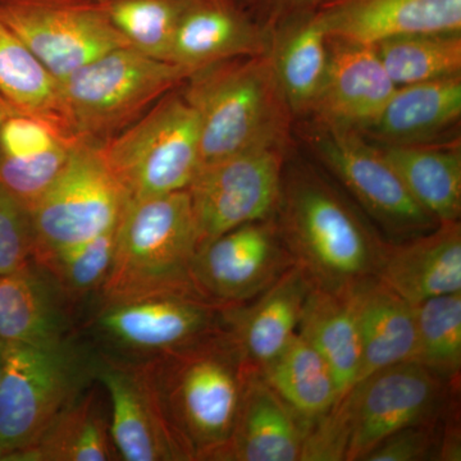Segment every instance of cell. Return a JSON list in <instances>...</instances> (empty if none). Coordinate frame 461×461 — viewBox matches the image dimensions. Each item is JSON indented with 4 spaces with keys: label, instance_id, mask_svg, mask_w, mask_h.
Masks as SVG:
<instances>
[{
    "label": "cell",
    "instance_id": "484cf974",
    "mask_svg": "<svg viewBox=\"0 0 461 461\" xmlns=\"http://www.w3.org/2000/svg\"><path fill=\"white\" fill-rule=\"evenodd\" d=\"M417 204L437 223L460 221L459 140L420 145H378Z\"/></svg>",
    "mask_w": 461,
    "mask_h": 461
},
{
    "label": "cell",
    "instance_id": "30bf717a",
    "mask_svg": "<svg viewBox=\"0 0 461 461\" xmlns=\"http://www.w3.org/2000/svg\"><path fill=\"white\" fill-rule=\"evenodd\" d=\"M455 391L456 384L414 360L381 369L357 382L339 397L348 420L345 461H363L397 430L445 417L448 395Z\"/></svg>",
    "mask_w": 461,
    "mask_h": 461
},
{
    "label": "cell",
    "instance_id": "8d00e7d4",
    "mask_svg": "<svg viewBox=\"0 0 461 461\" xmlns=\"http://www.w3.org/2000/svg\"><path fill=\"white\" fill-rule=\"evenodd\" d=\"M439 420L424 421L405 427L386 437L363 461H424L441 459L446 421Z\"/></svg>",
    "mask_w": 461,
    "mask_h": 461
},
{
    "label": "cell",
    "instance_id": "7402d4cb",
    "mask_svg": "<svg viewBox=\"0 0 461 461\" xmlns=\"http://www.w3.org/2000/svg\"><path fill=\"white\" fill-rule=\"evenodd\" d=\"M312 424L256 373L245 388L229 441L213 461H300Z\"/></svg>",
    "mask_w": 461,
    "mask_h": 461
},
{
    "label": "cell",
    "instance_id": "4316f807",
    "mask_svg": "<svg viewBox=\"0 0 461 461\" xmlns=\"http://www.w3.org/2000/svg\"><path fill=\"white\" fill-rule=\"evenodd\" d=\"M355 287L357 285L344 288L312 285L297 329L330 364L341 396L354 386L360 368Z\"/></svg>",
    "mask_w": 461,
    "mask_h": 461
},
{
    "label": "cell",
    "instance_id": "3957f363",
    "mask_svg": "<svg viewBox=\"0 0 461 461\" xmlns=\"http://www.w3.org/2000/svg\"><path fill=\"white\" fill-rule=\"evenodd\" d=\"M180 89L198 118L200 167L247 149L290 144L295 114L271 53L203 67Z\"/></svg>",
    "mask_w": 461,
    "mask_h": 461
},
{
    "label": "cell",
    "instance_id": "f35d334b",
    "mask_svg": "<svg viewBox=\"0 0 461 461\" xmlns=\"http://www.w3.org/2000/svg\"><path fill=\"white\" fill-rule=\"evenodd\" d=\"M9 102L0 95V124H2L3 117H5V112H7Z\"/></svg>",
    "mask_w": 461,
    "mask_h": 461
},
{
    "label": "cell",
    "instance_id": "ac0fdd59",
    "mask_svg": "<svg viewBox=\"0 0 461 461\" xmlns=\"http://www.w3.org/2000/svg\"><path fill=\"white\" fill-rule=\"evenodd\" d=\"M313 16L327 38L373 47L411 33L461 32V0H329Z\"/></svg>",
    "mask_w": 461,
    "mask_h": 461
},
{
    "label": "cell",
    "instance_id": "7c38bea8",
    "mask_svg": "<svg viewBox=\"0 0 461 461\" xmlns=\"http://www.w3.org/2000/svg\"><path fill=\"white\" fill-rule=\"evenodd\" d=\"M0 21L58 81L108 51L130 47L99 0H0Z\"/></svg>",
    "mask_w": 461,
    "mask_h": 461
},
{
    "label": "cell",
    "instance_id": "d4e9b609",
    "mask_svg": "<svg viewBox=\"0 0 461 461\" xmlns=\"http://www.w3.org/2000/svg\"><path fill=\"white\" fill-rule=\"evenodd\" d=\"M360 338V368L355 384L373 373L412 362L417 354L414 305L375 278L355 287Z\"/></svg>",
    "mask_w": 461,
    "mask_h": 461
},
{
    "label": "cell",
    "instance_id": "8fae6325",
    "mask_svg": "<svg viewBox=\"0 0 461 461\" xmlns=\"http://www.w3.org/2000/svg\"><path fill=\"white\" fill-rule=\"evenodd\" d=\"M308 136L318 159L390 240L412 238L438 224L411 198L381 149L362 132L314 123Z\"/></svg>",
    "mask_w": 461,
    "mask_h": 461
},
{
    "label": "cell",
    "instance_id": "7a4b0ae2",
    "mask_svg": "<svg viewBox=\"0 0 461 461\" xmlns=\"http://www.w3.org/2000/svg\"><path fill=\"white\" fill-rule=\"evenodd\" d=\"M275 220L294 263L314 286L344 288L375 277L384 239L311 167H285Z\"/></svg>",
    "mask_w": 461,
    "mask_h": 461
},
{
    "label": "cell",
    "instance_id": "836d02e7",
    "mask_svg": "<svg viewBox=\"0 0 461 461\" xmlns=\"http://www.w3.org/2000/svg\"><path fill=\"white\" fill-rule=\"evenodd\" d=\"M130 47L168 62L173 38L193 0H99Z\"/></svg>",
    "mask_w": 461,
    "mask_h": 461
},
{
    "label": "cell",
    "instance_id": "f546056e",
    "mask_svg": "<svg viewBox=\"0 0 461 461\" xmlns=\"http://www.w3.org/2000/svg\"><path fill=\"white\" fill-rule=\"evenodd\" d=\"M0 95L21 111L42 118L65 135L81 141L67 114L59 81L2 21Z\"/></svg>",
    "mask_w": 461,
    "mask_h": 461
},
{
    "label": "cell",
    "instance_id": "ba28073f",
    "mask_svg": "<svg viewBox=\"0 0 461 461\" xmlns=\"http://www.w3.org/2000/svg\"><path fill=\"white\" fill-rule=\"evenodd\" d=\"M126 202L98 147L81 142L29 209L35 236L33 259L114 229Z\"/></svg>",
    "mask_w": 461,
    "mask_h": 461
},
{
    "label": "cell",
    "instance_id": "ab89813d",
    "mask_svg": "<svg viewBox=\"0 0 461 461\" xmlns=\"http://www.w3.org/2000/svg\"><path fill=\"white\" fill-rule=\"evenodd\" d=\"M5 344L0 339V377H2L3 363H5Z\"/></svg>",
    "mask_w": 461,
    "mask_h": 461
},
{
    "label": "cell",
    "instance_id": "5bb4252c",
    "mask_svg": "<svg viewBox=\"0 0 461 461\" xmlns=\"http://www.w3.org/2000/svg\"><path fill=\"white\" fill-rule=\"evenodd\" d=\"M230 308L194 294H165L105 303L94 324L114 348L145 359L222 330Z\"/></svg>",
    "mask_w": 461,
    "mask_h": 461
},
{
    "label": "cell",
    "instance_id": "74e56055",
    "mask_svg": "<svg viewBox=\"0 0 461 461\" xmlns=\"http://www.w3.org/2000/svg\"><path fill=\"white\" fill-rule=\"evenodd\" d=\"M236 2L257 23L272 33L297 18L313 14L329 0H236Z\"/></svg>",
    "mask_w": 461,
    "mask_h": 461
},
{
    "label": "cell",
    "instance_id": "52a82bcc",
    "mask_svg": "<svg viewBox=\"0 0 461 461\" xmlns=\"http://www.w3.org/2000/svg\"><path fill=\"white\" fill-rule=\"evenodd\" d=\"M95 355L71 338L50 346L5 344L0 444L23 450L94 381ZM9 453V454H11Z\"/></svg>",
    "mask_w": 461,
    "mask_h": 461
},
{
    "label": "cell",
    "instance_id": "ffe728a7",
    "mask_svg": "<svg viewBox=\"0 0 461 461\" xmlns=\"http://www.w3.org/2000/svg\"><path fill=\"white\" fill-rule=\"evenodd\" d=\"M78 144L53 124L9 103L0 124V186L32 208Z\"/></svg>",
    "mask_w": 461,
    "mask_h": 461
},
{
    "label": "cell",
    "instance_id": "e575fe53",
    "mask_svg": "<svg viewBox=\"0 0 461 461\" xmlns=\"http://www.w3.org/2000/svg\"><path fill=\"white\" fill-rule=\"evenodd\" d=\"M117 227V226H115ZM114 229L96 238L36 258L72 302L100 290L111 271L115 247Z\"/></svg>",
    "mask_w": 461,
    "mask_h": 461
},
{
    "label": "cell",
    "instance_id": "2e32d148",
    "mask_svg": "<svg viewBox=\"0 0 461 461\" xmlns=\"http://www.w3.org/2000/svg\"><path fill=\"white\" fill-rule=\"evenodd\" d=\"M329 51L326 77L306 114L314 123L363 132L397 86L371 45L329 39Z\"/></svg>",
    "mask_w": 461,
    "mask_h": 461
},
{
    "label": "cell",
    "instance_id": "277c9868",
    "mask_svg": "<svg viewBox=\"0 0 461 461\" xmlns=\"http://www.w3.org/2000/svg\"><path fill=\"white\" fill-rule=\"evenodd\" d=\"M198 248L187 189L126 202L115 227L111 271L99 290L103 304L165 294L199 295L191 282Z\"/></svg>",
    "mask_w": 461,
    "mask_h": 461
},
{
    "label": "cell",
    "instance_id": "d6a6232c",
    "mask_svg": "<svg viewBox=\"0 0 461 461\" xmlns=\"http://www.w3.org/2000/svg\"><path fill=\"white\" fill-rule=\"evenodd\" d=\"M417 354L414 362L448 384H459L461 369V293L414 305Z\"/></svg>",
    "mask_w": 461,
    "mask_h": 461
},
{
    "label": "cell",
    "instance_id": "6da1fadb",
    "mask_svg": "<svg viewBox=\"0 0 461 461\" xmlns=\"http://www.w3.org/2000/svg\"><path fill=\"white\" fill-rule=\"evenodd\" d=\"M173 435L187 461H213L229 441L253 375L226 327L145 357Z\"/></svg>",
    "mask_w": 461,
    "mask_h": 461
},
{
    "label": "cell",
    "instance_id": "5b68a950",
    "mask_svg": "<svg viewBox=\"0 0 461 461\" xmlns=\"http://www.w3.org/2000/svg\"><path fill=\"white\" fill-rule=\"evenodd\" d=\"M190 75L184 67L122 47L80 67L59 85L77 138L85 144L102 145Z\"/></svg>",
    "mask_w": 461,
    "mask_h": 461
},
{
    "label": "cell",
    "instance_id": "e0dca14e",
    "mask_svg": "<svg viewBox=\"0 0 461 461\" xmlns=\"http://www.w3.org/2000/svg\"><path fill=\"white\" fill-rule=\"evenodd\" d=\"M411 305L461 293V224L403 240H382L375 277Z\"/></svg>",
    "mask_w": 461,
    "mask_h": 461
},
{
    "label": "cell",
    "instance_id": "83f0119b",
    "mask_svg": "<svg viewBox=\"0 0 461 461\" xmlns=\"http://www.w3.org/2000/svg\"><path fill=\"white\" fill-rule=\"evenodd\" d=\"M98 388H85L51 421L30 447L14 450L7 461H109L118 459L111 437V414Z\"/></svg>",
    "mask_w": 461,
    "mask_h": 461
},
{
    "label": "cell",
    "instance_id": "9c48e42d",
    "mask_svg": "<svg viewBox=\"0 0 461 461\" xmlns=\"http://www.w3.org/2000/svg\"><path fill=\"white\" fill-rule=\"evenodd\" d=\"M287 149L263 145L200 167L187 187L199 248L242 224L275 217Z\"/></svg>",
    "mask_w": 461,
    "mask_h": 461
},
{
    "label": "cell",
    "instance_id": "4dcf8cb0",
    "mask_svg": "<svg viewBox=\"0 0 461 461\" xmlns=\"http://www.w3.org/2000/svg\"><path fill=\"white\" fill-rule=\"evenodd\" d=\"M273 66L294 114H306L329 67V38L313 14L272 32Z\"/></svg>",
    "mask_w": 461,
    "mask_h": 461
},
{
    "label": "cell",
    "instance_id": "44dd1931",
    "mask_svg": "<svg viewBox=\"0 0 461 461\" xmlns=\"http://www.w3.org/2000/svg\"><path fill=\"white\" fill-rule=\"evenodd\" d=\"M72 303L35 260L0 275V339L30 346L65 341L72 327Z\"/></svg>",
    "mask_w": 461,
    "mask_h": 461
},
{
    "label": "cell",
    "instance_id": "1f68e13d",
    "mask_svg": "<svg viewBox=\"0 0 461 461\" xmlns=\"http://www.w3.org/2000/svg\"><path fill=\"white\" fill-rule=\"evenodd\" d=\"M373 48L396 86L461 75V32L396 36Z\"/></svg>",
    "mask_w": 461,
    "mask_h": 461
},
{
    "label": "cell",
    "instance_id": "603a6c76",
    "mask_svg": "<svg viewBox=\"0 0 461 461\" xmlns=\"http://www.w3.org/2000/svg\"><path fill=\"white\" fill-rule=\"evenodd\" d=\"M312 282L291 267L251 304L227 312V330L251 368L258 373L286 348L297 333Z\"/></svg>",
    "mask_w": 461,
    "mask_h": 461
},
{
    "label": "cell",
    "instance_id": "d6986e66",
    "mask_svg": "<svg viewBox=\"0 0 461 461\" xmlns=\"http://www.w3.org/2000/svg\"><path fill=\"white\" fill-rule=\"evenodd\" d=\"M272 39L236 0H193L173 38L168 62L193 74L232 58L268 54Z\"/></svg>",
    "mask_w": 461,
    "mask_h": 461
},
{
    "label": "cell",
    "instance_id": "60d3db41",
    "mask_svg": "<svg viewBox=\"0 0 461 461\" xmlns=\"http://www.w3.org/2000/svg\"><path fill=\"white\" fill-rule=\"evenodd\" d=\"M11 450L5 447V445L0 444V461H7V457Z\"/></svg>",
    "mask_w": 461,
    "mask_h": 461
},
{
    "label": "cell",
    "instance_id": "9a60e30c",
    "mask_svg": "<svg viewBox=\"0 0 461 461\" xmlns=\"http://www.w3.org/2000/svg\"><path fill=\"white\" fill-rule=\"evenodd\" d=\"M94 379L111 403V437L126 461H187L167 420L144 359L100 355Z\"/></svg>",
    "mask_w": 461,
    "mask_h": 461
},
{
    "label": "cell",
    "instance_id": "cb8c5ba5",
    "mask_svg": "<svg viewBox=\"0 0 461 461\" xmlns=\"http://www.w3.org/2000/svg\"><path fill=\"white\" fill-rule=\"evenodd\" d=\"M461 75L397 86L362 132L379 145L435 144L459 124Z\"/></svg>",
    "mask_w": 461,
    "mask_h": 461
},
{
    "label": "cell",
    "instance_id": "8992f818",
    "mask_svg": "<svg viewBox=\"0 0 461 461\" xmlns=\"http://www.w3.org/2000/svg\"><path fill=\"white\" fill-rule=\"evenodd\" d=\"M180 87L122 132L96 145L127 202L186 190L199 172L198 118Z\"/></svg>",
    "mask_w": 461,
    "mask_h": 461
},
{
    "label": "cell",
    "instance_id": "4fadbf2b",
    "mask_svg": "<svg viewBox=\"0 0 461 461\" xmlns=\"http://www.w3.org/2000/svg\"><path fill=\"white\" fill-rule=\"evenodd\" d=\"M295 266L275 217L242 224L206 242L194 258L196 293L217 304H247Z\"/></svg>",
    "mask_w": 461,
    "mask_h": 461
},
{
    "label": "cell",
    "instance_id": "d590c367",
    "mask_svg": "<svg viewBox=\"0 0 461 461\" xmlns=\"http://www.w3.org/2000/svg\"><path fill=\"white\" fill-rule=\"evenodd\" d=\"M35 236L29 209L0 186V275L33 260Z\"/></svg>",
    "mask_w": 461,
    "mask_h": 461
},
{
    "label": "cell",
    "instance_id": "f1b7e54d",
    "mask_svg": "<svg viewBox=\"0 0 461 461\" xmlns=\"http://www.w3.org/2000/svg\"><path fill=\"white\" fill-rule=\"evenodd\" d=\"M259 375L294 411L311 423L326 414L341 396L330 364L299 332L260 369Z\"/></svg>",
    "mask_w": 461,
    "mask_h": 461
}]
</instances>
